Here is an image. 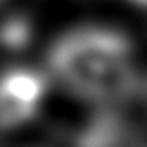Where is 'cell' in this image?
<instances>
[{
	"mask_svg": "<svg viewBox=\"0 0 147 147\" xmlns=\"http://www.w3.org/2000/svg\"><path fill=\"white\" fill-rule=\"evenodd\" d=\"M51 67L74 92L89 98H114L134 78L127 38L107 29H80L65 36L51 51Z\"/></svg>",
	"mask_w": 147,
	"mask_h": 147,
	"instance_id": "cell-1",
	"label": "cell"
},
{
	"mask_svg": "<svg viewBox=\"0 0 147 147\" xmlns=\"http://www.w3.org/2000/svg\"><path fill=\"white\" fill-rule=\"evenodd\" d=\"M45 83L36 71L13 69L0 78V125L13 127L36 114Z\"/></svg>",
	"mask_w": 147,
	"mask_h": 147,
	"instance_id": "cell-2",
	"label": "cell"
},
{
	"mask_svg": "<svg viewBox=\"0 0 147 147\" xmlns=\"http://www.w3.org/2000/svg\"><path fill=\"white\" fill-rule=\"evenodd\" d=\"M136 2H140V5H147V0H136Z\"/></svg>",
	"mask_w": 147,
	"mask_h": 147,
	"instance_id": "cell-3",
	"label": "cell"
}]
</instances>
